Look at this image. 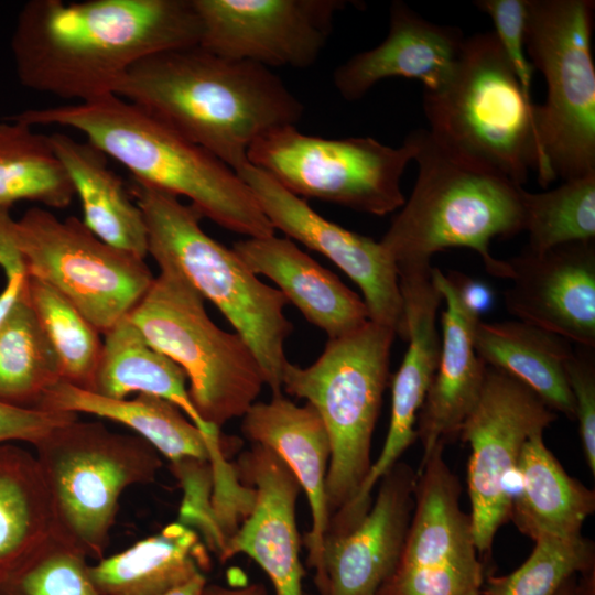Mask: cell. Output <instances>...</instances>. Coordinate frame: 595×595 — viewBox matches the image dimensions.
I'll list each match as a JSON object with an SVG mask.
<instances>
[{
    "instance_id": "484cf974",
    "label": "cell",
    "mask_w": 595,
    "mask_h": 595,
    "mask_svg": "<svg viewBox=\"0 0 595 595\" xmlns=\"http://www.w3.org/2000/svg\"><path fill=\"white\" fill-rule=\"evenodd\" d=\"M48 139L79 197L84 225L107 245L145 259L149 245L142 210L120 176L109 169L107 154L89 141L63 132Z\"/></svg>"
},
{
    "instance_id": "ac0fdd59",
    "label": "cell",
    "mask_w": 595,
    "mask_h": 595,
    "mask_svg": "<svg viewBox=\"0 0 595 595\" xmlns=\"http://www.w3.org/2000/svg\"><path fill=\"white\" fill-rule=\"evenodd\" d=\"M416 473L397 463L348 532L325 537L314 583L320 595H380L400 562L414 509Z\"/></svg>"
},
{
    "instance_id": "3957f363",
    "label": "cell",
    "mask_w": 595,
    "mask_h": 595,
    "mask_svg": "<svg viewBox=\"0 0 595 595\" xmlns=\"http://www.w3.org/2000/svg\"><path fill=\"white\" fill-rule=\"evenodd\" d=\"M11 119L31 127L56 125L80 131L87 141L126 166L132 178L188 198L203 217L225 229L247 237L275 232L251 190L232 169L117 95L29 109Z\"/></svg>"
},
{
    "instance_id": "bcb514c9",
    "label": "cell",
    "mask_w": 595,
    "mask_h": 595,
    "mask_svg": "<svg viewBox=\"0 0 595 595\" xmlns=\"http://www.w3.org/2000/svg\"><path fill=\"white\" fill-rule=\"evenodd\" d=\"M553 595H591V574L583 584L577 582V574L573 575Z\"/></svg>"
},
{
    "instance_id": "ab89813d",
    "label": "cell",
    "mask_w": 595,
    "mask_h": 595,
    "mask_svg": "<svg viewBox=\"0 0 595 595\" xmlns=\"http://www.w3.org/2000/svg\"><path fill=\"white\" fill-rule=\"evenodd\" d=\"M573 351L566 363L567 382L575 404L580 437L589 469L595 474V364L594 348Z\"/></svg>"
},
{
    "instance_id": "d590c367",
    "label": "cell",
    "mask_w": 595,
    "mask_h": 595,
    "mask_svg": "<svg viewBox=\"0 0 595 595\" xmlns=\"http://www.w3.org/2000/svg\"><path fill=\"white\" fill-rule=\"evenodd\" d=\"M530 556L504 576H490L483 595H553L570 577L594 567L593 542L572 538L539 537Z\"/></svg>"
},
{
    "instance_id": "ffe728a7",
    "label": "cell",
    "mask_w": 595,
    "mask_h": 595,
    "mask_svg": "<svg viewBox=\"0 0 595 595\" xmlns=\"http://www.w3.org/2000/svg\"><path fill=\"white\" fill-rule=\"evenodd\" d=\"M255 491L252 508L228 540L221 561L245 553L266 572L274 595H304V570L295 506L301 486L289 466L270 448L252 443L235 467Z\"/></svg>"
},
{
    "instance_id": "8fae6325",
    "label": "cell",
    "mask_w": 595,
    "mask_h": 595,
    "mask_svg": "<svg viewBox=\"0 0 595 595\" xmlns=\"http://www.w3.org/2000/svg\"><path fill=\"white\" fill-rule=\"evenodd\" d=\"M415 153L411 134L393 148L371 137L328 139L288 125L259 137L247 156L301 198L385 216L405 202L400 181Z\"/></svg>"
},
{
    "instance_id": "d4e9b609",
    "label": "cell",
    "mask_w": 595,
    "mask_h": 595,
    "mask_svg": "<svg viewBox=\"0 0 595 595\" xmlns=\"http://www.w3.org/2000/svg\"><path fill=\"white\" fill-rule=\"evenodd\" d=\"M37 410L83 412L121 423L171 463L186 457L209 461L215 453L230 452L235 444V437L206 436L180 408L151 394L113 399L58 381L45 392Z\"/></svg>"
},
{
    "instance_id": "5bb4252c",
    "label": "cell",
    "mask_w": 595,
    "mask_h": 595,
    "mask_svg": "<svg viewBox=\"0 0 595 595\" xmlns=\"http://www.w3.org/2000/svg\"><path fill=\"white\" fill-rule=\"evenodd\" d=\"M436 448L416 470L414 509L398 567L380 595H465L480 588L469 515L461 485Z\"/></svg>"
},
{
    "instance_id": "8d00e7d4",
    "label": "cell",
    "mask_w": 595,
    "mask_h": 595,
    "mask_svg": "<svg viewBox=\"0 0 595 595\" xmlns=\"http://www.w3.org/2000/svg\"><path fill=\"white\" fill-rule=\"evenodd\" d=\"M88 567L82 551L55 536L0 584V595H100Z\"/></svg>"
},
{
    "instance_id": "8992f818",
    "label": "cell",
    "mask_w": 595,
    "mask_h": 595,
    "mask_svg": "<svg viewBox=\"0 0 595 595\" xmlns=\"http://www.w3.org/2000/svg\"><path fill=\"white\" fill-rule=\"evenodd\" d=\"M536 106L494 31L465 39L450 79L435 91H423L428 130L440 142L521 186L534 170L545 187Z\"/></svg>"
},
{
    "instance_id": "f35d334b",
    "label": "cell",
    "mask_w": 595,
    "mask_h": 595,
    "mask_svg": "<svg viewBox=\"0 0 595 595\" xmlns=\"http://www.w3.org/2000/svg\"><path fill=\"white\" fill-rule=\"evenodd\" d=\"M475 6L490 17L498 42L523 91L532 98L533 66L526 55L527 0H477Z\"/></svg>"
},
{
    "instance_id": "ba28073f",
    "label": "cell",
    "mask_w": 595,
    "mask_h": 595,
    "mask_svg": "<svg viewBox=\"0 0 595 595\" xmlns=\"http://www.w3.org/2000/svg\"><path fill=\"white\" fill-rule=\"evenodd\" d=\"M156 263L159 275L127 317L153 348L183 369L196 411L219 430L255 403L266 385L261 367L238 333L210 320L204 298L177 268Z\"/></svg>"
},
{
    "instance_id": "44dd1931",
    "label": "cell",
    "mask_w": 595,
    "mask_h": 595,
    "mask_svg": "<svg viewBox=\"0 0 595 595\" xmlns=\"http://www.w3.org/2000/svg\"><path fill=\"white\" fill-rule=\"evenodd\" d=\"M464 40L459 29L428 21L396 0L390 4L385 40L339 65L333 73L334 87L348 101L392 77L418 79L423 91H435L452 76Z\"/></svg>"
},
{
    "instance_id": "e0dca14e",
    "label": "cell",
    "mask_w": 595,
    "mask_h": 595,
    "mask_svg": "<svg viewBox=\"0 0 595 595\" xmlns=\"http://www.w3.org/2000/svg\"><path fill=\"white\" fill-rule=\"evenodd\" d=\"M399 288L408 350L392 381L388 434L353 500L331 517L332 533H346L361 520L371 506V493L377 483L418 439L414 425L437 368L441 335L436 314L443 298L433 282L432 271L400 278Z\"/></svg>"
},
{
    "instance_id": "7a4b0ae2",
    "label": "cell",
    "mask_w": 595,
    "mask_h": 595,
    "mask_svg": "<svg viewBox=\"0 0 595 595\" xmlns=\"http://www.w3.org/2000/svg\"><path fill=\"white\" fill-rule=\"evenodd\" d=\"M207 150L235 172L262 134L295 125L301 101L270 68L214 54L199 45L149 55L116 93Z\"/></svg>"
},
{
    "instance_id": "c3c4849f",
    "label": "cell",
    "mask_w": 595,
    "mask_h": 595,
    "mask_svg": "<svg viewBox=\"0 0 595 595\" xmlns=\"http://www.w3.org/2000/svg\"><path fill=\"white\" fill-rule=\"evenodd\" d=\"M479 594H480L479 588H474V589L468 591L465 595H479Z\"/></svg>"
},
{
    "instance_id": "6da1fadb",
    "label": "cell",
    "mask_w": 595,
    "mask_h": 595,
    "mask_svg": "<svg viewBox=\"0 0 595 595\" xmlns=\"http://www.w3.org/2000/svg\"><path fill=\"white\" fill-rule=\"evenodd\" d=\"M199 40L192 0H31L19 12L11 51L24 87L89 102L115 95L140 60Z\"/></svg>"
},
{
    "instance_id": "4316f807",
    "label": "cell",
    "mask_w": 595,
    "mask_h": 595,
    "mask_svg": "<svg viewBox=\"0 0 595 595\" xmlns=\"http://www.w3.org/2000/svg\"><path fill=\"white\" fill-rule=\"evenodd\" d=\"M510 517L532 540L581 536L595 509L594 490L571 477L545 446L543 432L524 443L516 468Z\"/></svg>"
},
{
    "instance_id": "9c48e42d",
    "label": "cell",
    "mask_w": 595,
    "mask_h": 595,
    "mask_svg": "<svg viewBox=\"0 0 595 595\" xmlns=\"http://www.w3.org/2000/svg\"><path fill=\"white\" fill-rule=\"evenodd\" d=\"M33 445L51 497L56 537L87 558L101 559L122 493L155 479L160 453L139 435L78 418Z\"/></svg>"
},
{
    "instance_id": "d6986e66",
    "label": "cell",
    "mask_w": 595,
    "mask_h": 595,
    "mask_svg": "<svg viewBox=\"0 0 595 595\" xmlns=\"http://www.w3.org/2000/svg\"><path fill=\"white\" fill-rule=\"evenodd\" d=\"M507 311L581 347H595V245L573 241L508 260Z\"/></svg>"
},
{
    "instance_id": "74e56055",
    "label": "cell",
    "mask_w": 595,
    "mask_h": 595,
    "mask_svg": "<svg viewBox=\"0 0 595 595\" xmlns=\"http://www.w3.org/2000/svg\"><path fill=\"white\" fill-rule=\"evenodd\" d=\"M171 469L184 491L178 522L195 530L220 559L227 545L212 502L213 469L208 461L186 457L171 463Z\"/></svg>"
},
{
    "instance_id": "f1b7e54d",
    "label": "cell",
    "mask_w": 595,
    "mask_h": 595,
    "mask_svg": "<svg viewBox=\"0 0 595 595\" xmlns=\"http://www.w3.org/2000/svg\"><path fill=\"white\" fill-rule=\"evenodd\" d=\"M473 343L487 366L512 375L553 411L575 419L565 368L574 351L569 340L519 320L493 323L479 320L474 327Z\"/></svg>"
},
{
    "instance_id": "30bf717a",
    "label": "cell",
    "mask_w": 595,
    "mask_h": 595,
    "mask_svg": "<svg viewBox=\"0 0 595 595\" xmlns=\"http://www.w3.org/2000/svg\"><path fill=\"white\" fill-rule=\"evenodd\" d=\"M593 0H527L524 44L547 98L536 106L545 187L595 172Z\"/></svg>"
},
{
    "instance_id": "60d3db41",
    "label": "cell",
    "mask_w": 595,
    "mask_h": 595,
    "mask_svg": "<svg viewBox=\"0 0 595 595\" xmlns=\"http://www.w3.org/2000/svg\"><path fill=\"white\" fill-rule=\"evenodd\" d=\"M77 418V413L23 409L0 402V444L9 441L35 444L53 429Z\"/></svg>"
},
{
    "instance_id": "b9f144b4",
    "label": "cell",
    "mask_w": 595,
    "mask_h": 595,
    "mask_svg": "<svg viewBox=\"0 0 595 595\" xmlns=\"http://www.w3.org/2000/svg\"><path fill=\"white\" fill-rule=\"evenodd\" d=\"M446 277L462 305L472 314L480 317L493 306L495 294L487 283L456 271Z\"/></svg>"
},
{
    "instance_id": "f546056e",
    "label": "cell",
    "mask_w": 595,
    "mask_h": 595,
    "mask_svg": "<svg viewBox=\"0 0 595 595\" xmlns=\"http://www.w3.org/2000/svg\"><path fill=\"white\" fill-rule=\"evenodd\" d=\"M104 336L93 392L113 399H126L133 392L155 396L180 408L206 436L221 435L196 411L183 369L153 348L128 317Z\"/></svg>"
},
{
    "instance_id": "7dc6e473",
    "label": "cell",
    "mask_w": 595,
    "mask_h": 595,
    "mask_svg": "<svg viewBox=\"0 0 595 595\" xmlns=\"http://www.w3.org/2000/svg\"><path fill=\"white\" fill-rule=\"evenodd\" d=\"M207 581L205 574H198L185 584L162 595H202Z\"/></svg>"
},
{
    "instance_id": "ee69618b",
    "label": "cell",
    "mask_w": 595,
    "mask_h": 595,
    "mask_svg": "<svg viewBox=\"0 0 595 595\" xmlns=\"http://www.w3.org/2000/svg\"><path fill=\"white\" fill-rule=\"evenodd\" d=\"M28 282L29 277L24 275L6 279V285L0 293V326L15 304L24 296Z\"/></svg>"
},
{
    "instance_id": "2e32d148",
    "label": "cell",
    "mask_w": 595,
    "mask_h": 595,
    "mask_svg": "<svg viewBox=\"0 0 595 595\" xmlns=\"http://www.w3.org/2000/svg\"><path fill=\"white\" fill-rule=\"evenodd\" d=\"M236 173L251 190L274 230L335 263L361 290L369 321L390 327L407 339L397 269L380 241L324 218L304 198L250 163Z\"/></svg>"
},
{
    "instance_id": "83f0119b",
    "label": "cell",
    "mask_w": 595,
    "mask_h": 595,
    "mask_svg": "<svg viewBox=\"0 0 595 595\" xmlns=\"http://www.w3.org/2000/svg\"><path fill=\"white\" fill-rule=\"evenodd\" d=\"M210 567L199 534L177 522L165 526L122 552L89 565L100 595H162Z\"/></svg>"
},
{
    "instance_id": "4dcf8cb0",
    "label": "cell",
    "mask_w": 595,
    "mask_h": 595,
    "mask_svg": "<svg viewBox=\"0 0 595 595\" xmlns=\"http://www.w3.org/2000/svg\"><path fill=\"white\" fill-rule=\"evenodd\" d=\"M55 536L51 497L35 454L0 444V584Z\"/></svg>"
},
{
    "instance_id": "cb8c5ba5",
    "label": "cell",
    "mask_w": 595,
    "mask_h": 595,
    "mask_svg": "<svg viewBox=\"0 0 595 595\" xmlns=\"http://www.w3.org/2000/svg\"><path fill=\"white\" fill-rule=\"evenodd\" d=\"M232 250L252 273L273 281L328 339L350 334L369 321L364 300L291 239L247 237L236 241Z\"/></svg>"
},
{
    "instance_id": "d6a6232c",
    "label": "cell",
    "mask_w": 595,
    "mask_h": 595,
    "mask_svg": "<svg viewBox=\"0 0 595 595\" xmlns=\"http://www.w3.org/2000/svg\"><path fill=\"white\" fill-rule=\"evenodd\" d=\"M58 381L57 358L24 294L0 326V402L37 410Z\"/></svg>"
},
{
    "instance_id": "e575fe53",
    "label": "cell",
    "mask_w": 595,
    "mask_h": 595,
    "mask_svg": "<svg viewBox=\"0 0 595 595\" xmlns=\"http://www.w3.org/2000/svg\"><path fill=\"white\" fill-rule=\"evenodd\" d=\"M523 230L527 250L536 253L595 237V172L566 180L540 193L523 190Z\"/></svg>"
},
{
    "instance_id": "277c9868",
    "label": "cell",
    "mask_w": 595,
    "mask_h": 595,
    "mask_svg": "<svg viewBox=\"0 0 595 595\" xmlns=\"http://www.w3.org/2000/svg\"><path fill=\"white\" fill-rule=\"evenodd\" d=\"M410 134L416 145V182L380 240L397 274L429 270L435 253L464 247L479 255L489 274L510 280L508 260L495 258L489 244L523 231L524 188L446 147L428 129Z\"/></svg>"
},
{
    "instance_id": "f6af8a7d",
    "label": "cell",
    "mask_w": 595,
    "mask_h": 595,
    "mask_svg": "<svg viewBox=\"0 0 595 595\" xmlns=\"http://www.w3.org/2000/svg\"><path fill=\"white\" fill-rule=\"evenodd\" d=\"M202 595H268L263 585L251 584L245 586H221L216 584H206Z\"/></svg>"
},
{
    "instance_id": "9a60e30c",
    "label": "cell",
    "mask_w": 595,
    "mask_h": 595,
    "mask_svg": "<svg viewBox=\"0 0 595 595\" xmlns=\"http://www.w3.org/2000/svg\"><path fill=\"white\" fill-rule=\"evenodd\" d=\"M199 46L267 68L312 66L345 0H192Z\"/></svg>"
},
{
    "instance_id": "4fadbf2b",
    "label": "cell",
    "mask_w": 595,
    "mask_h": 595,
    "mask_svg": "<svg viewBox=\"0 0 595 595\" xmlns=\"http://www.w3.org/2000/svg\"><path fill=\"white\" fill-rule=\"evenodd\" d=\"M555 419L556 413L529 386L487 366L479 399L459 431L470 446L469 517L478 553L490 551L497 530L510 517V483L526 441Z\"/></svg>"
},
{
    "instance_id": "603a6c76",
    "label": "cell",
    "mask_w": 595,
    "mask_h": 595,
    "mask_svg": "<svg viewBox=\"0 0 595 595\" xmlns=\"http://www.w3.org/2000/svg\"><path fill=\"white\" fill-rule=\"evenodd\" d=\"M241 418L245 437L272 450L306 494L312 528L304 537V544L307 564L317 575L331 517L325 493L331 458L326 426L312 404L298 405L283 396L272 397L269 402H255Z\"/></svg>"
},
{
    "instance_id": "5b68a950",
    "label": "cell",
    "mask_w": 595,
    "mask_h": 595,
    "mask_svg": "<svg viewBox=\"0 0 595 595\" xmlns=\"http://www.w3.org/2000/svg\"><path fill=\"white\" fill-rule=\"evenodd\" d=\"M129 191L144 217L149 255L177 268L221 312L257 357L272 397L282 396L284 342L293 331L284 315L288 299L208 236L194 206L132 177Z\"/></svg>"
},
{
    "instance_id": "7402d4cb",
    "label": "cell",
    "mask_w": 595,
    "mask_h": 595,
    "mask_svg": "<svg viewBox=\"0 0 595 595\" xmlns=\"http://www.w3.org/2000/svg\"><path fill=\"white\" fill-rule=\"evenodd\" d=\"M432 279L445 301L442 313L441 353L424 402L418 415L422 465L439 447L459 436L463 422L477 403L487 365L477 355L473 332L480 317L459 302L446 274L432 268Z\"/></svg>"
},
{
    "instance_id": "836d02e7",
    "label": "cell",
    "mask_w": 595,
    "mask_h": 595,
    "mask_svg": "<svg viewBox=\"0 0 595 595\" xmlns=\"http://www.w3.org/2000/svg\"><path fill=\"white\" fill-rule=\"evenodd\" d=\"M60 366L62 381L93 391L102 340L94 325L47 283L29 277L25 293Z\"/></svg>"
},
{
    "instance_id": "1f68e13d",
    "label": "cell",
    "mask_w": 595,
    "mask_h": 595,
    "mask_svg": "<svg viewBox=\"0 0 595 595\" xmlns=\"http://www.w3.org/2000/svg\"><path fill=\"white\" fill-rule=\"evenodd\" d=\"M75 196L48 136L14 119L0 121V208L20 201L64 209Z\"/></svg>"
},
{
    "instance_id": "7c38bea8",
    "label": "cell",
    "mask_w": 595,
    "mask_h": 595,
    "mask_svg": "<svg viewBox=\"0 0 595 595\" xmlns=\"http://www.w3.org/2000/svg\"><path fill=\"white\" fill-rule=\"evenodd\" d=\"M28 274L68 300L100 333L127 317L153 283L144 259L97 238L77 217L33 207L15 220Z\"/></svg>"
},
{
    "instance_id": "52a82bcc",
    "label": "cell",
    "mask_w": 595,
    "mask_h": 595,
    "mask_svg": "<svg viewBox=\"0 0 595 595\" xmlns=\"http://www.w3.org/2000/svg\"><path fill=\"white\" fill-rule=\"evenodd\" d=\"M396 336L392 328L368 321L328 339L312 365H285L283 390L312 404L329 436L325 493L331 516L353 500L371 466V439Z\"/></svg>"
},
{
    "instance_id": "7bdbcfd3",
    "label": "cell",
    "mask_w": 595,
    "mask_h": 595,
    "mask_svg": "<svg viewBox=\"0 0 595 595\" xmlns=\"http://www.w3.org/2000/svg\"><path fill=\"white\" fill-rule=\"evenodd\" d=\"M10 209L0 208V267L6 279L26 275L28 270L15 238V220L10 217Z\"/></svg>"
}]
</instances>
